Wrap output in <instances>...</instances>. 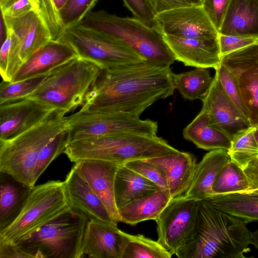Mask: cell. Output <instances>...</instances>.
Masks as SVG:
<instances>
[{"mask_svg":"<svg viewBox=\"0 0 258 258\" xmlns=\"http://www.w3.org/2000/svg\"><path fill=\"white\" fill-rule=\"evenodd\" d=\"M58 40L69 44L80 57L96 63L102 70L146 60L122 42L78 24L64 28Z\"/></svg>","mask_w":258,"mask_h":258,"instance_id":"cell-9","label":"cell"},{"mask_svg":"<svg viewBox=\"0 0 258 258\" xmlns=\"http://www.w3.org/2000/svg\"><path fill=\"white\" fill-rule=\"evenodd\" d=\"M63 182L71 208L90 220L117 224L102 201L73 167Z\"/></svg>","mask_w":258,"mask_h":258,"instance_id":"cell-21","label":"cell"},{"mask_svg":"<svg viewBox=\"0 0 258 258\" xmlns=\"http://www.w3.org/2000/svg\"><path fill=\"white\" fill-rule=\"evenodd\" d=\"M32 187L0 172V232L18 217Z\"/></svg>","mask_w":258,"mask_h":258,"instance_id":"cell-25","label":"cell"},{"mask_svg":"<svg viewBox=\"0 0 258 258\" xmlns=\"http://www.w3.org/2000/svg\"><path fill=\"white\" fill-rule=\"evenodd\" d=\"M68 0H53L54 5L58 12L64 6Z\"/></svg>","mask_w":258,"mask_h":258,"instance_id":"cell-49","label":"cell"},{"mask_svg":"<svg viewBox=\"0 0 258 258\" xmlns=\"http://www.w3.org/2000/svg\"><path fill=\"white\" fill-rule=\"evenodd\" d=\"M88 221L83 213L71 208L15 245L23 258H81Z\"/></svg>","mask_w":258,"mask_h":258,"instance_id":"cell-6","label":"cell"},{"mask_svg":"<svg viewBox=\"0 0 258 258\" xmlns=\"http://www.w3.org/2000/svg\"><path fill=\"white\" fill-rule=\"evenodd\" d=\"M123 165L154 182L160 189L169 195L167 176L161 167L146 159L132 160Z\"/></svg>","mask_w":258,"mask_h":258,"instance_id":"cell-38","label":"cell"},{"mask_svg":"<svg viewBox=\"0 0 258 258\" xmlns=\"http://www.w3.org/2000/svg\"><path fill=\"white\" fill-rule=\"evenodd\" d=\"M69 143L67 127L50 141L41 150L37 160L34 180L36 182L40 176L56 157L64 151Z\"/></svg>","mask_w":258,"mask_h":258,"instance_id":"cell-34","label":"cell"},{"mask_svg":"<svg viewBox=\"0 0 258 258\" xmlns=\"http://www.w3.org/2000/svg\"><path fill=\"white\" fill-rule=\"evenodd\" d=\"M207 199L220 210L242 220L246 224L258 221L257 192L213 195Z\"/></svg>","mask_w":258,"mask_h":258,"instance_id":"cell-29","label":"cell"},{"mask_svg":"<svg viewBox=\"0 0 258 258\" xmlns=\"http://www.w3.org/2000/svg\"><path fill=\"white\" fill-rule=\"evenodd\" d=\"M221 62L234 76L251 127L258 126V43L221 57Z\"/></svg>","mask_w":258,"mask_h":258,"instance_id":"cell-12","label":"cell"},{"mask_svg":"<svg viewBox=\"0 0 258 258\" xmlns=\"http://www.w3.org/2000/svg\"><path fill=\"white\" fill-rule=\"evenodd\" d=\"M135 18L155 29V15L148 0H122Z\"/></svg>","mask_w":258,"mask_h":258,"instance_id":"cell-41","label":"cell"},{"mask_svg":"<svg viewBox=\"0 0 258 258\" xmlns=\"http://www.w3.org/2000/svg\"><path fill=\"white\" fill-rule=\"evenodd\" d=\"M253 132L254 138L258 145V126L253 128Z\"/></svg>","mask_w":258,"mask_h":258,"instance_id":"cell-51","label":"cell"},{"mask_svg":"<svg viewBox=\"0 0 258 258\" xmlns=\"http://www.w3.org/2000/svg\"><path fill=\"white\" fill-rule=\"evenodd\" d=\"M127 233L117 224L88 221L81 251V258H122Z\"/></svg>","mask_w":258,"mask_h":258,"instance_id":"cell-16","label":"cell"},{"mask_svg":"<svg viewBox=\"0 0 258 258\" xmlns=\"http://www.w3.org/2000/svg\"><path fill=\"white\" fill-rule=\"evenodd\" d=\"M2 16L6 27L12 31L19 40V55L21 66L52 40L38 11H33L16 18Z\"/></svg>","mask_w":258,"mask_h":258,"instance_id":"cell-19","label":"cell"},{"mask_svg":"<svg viewBox=\"0 0 258 258\" xmlns=\"http://www.w3.org/2000/svg\"><path fill=\"white\" fill-rule=\"evenodd\" d=\"M192 6L203 7L204 0H187Z\"/></svg>","mask_w":258,"mask_h":258,"instance_id":"cell-50","label":"cell"},{"mask_svg":"<svg viewBox=\"0 0 258 258\" xmlns=\"http://www.w3.org/2000/svg\"><path fill=\"white\" fill-rule=\"evenodd\" d=\"M54 109L28 96L0 103V141L12 139L29 130Z\"/></svg>","mask_w":258,"mask_h":258,"instance_id":"cell-14","label":"cell"},{"mask_svg":"<svg viewBox=\"0 0 258 258\" xmlns=\"http://www.w3.org/2000/svg\"><path fill=\"white\" fill-rule=\"evenodd\" d=\"M48 74L16 82L3 81L0 86V103L30 95L43 83Z\"/></svg>","mask_w":258,"mask_h":258,"instance_id":"cell-35","label":"cell"},{"mask_svg":"<svg viewBox=\"0 0 258 258\" xmlns=\"http://www.w3.org/2000/svg\"><path fill=\"white\" fill-rule=\"evenodd\" d=\"M170 67L148 61L102 70L81 109L137 116L155 102L173 94Z\"/></svg>","mask_w":258,"mask_h":258,"instance_id":"cell-1","label":"cell"},{"mask_svg":"<svg viewBox=\"0 0 258 258\" xmlns=\"http://www.w3.org/2000/svg\"><path fill=\"white\" fill-rule=\"evenodd\" d=\"M2 15L16 18L33 11H38L36 0H0Z\"/></svg>","mask_w":258,"mask_h":258,"instance_id":"cell-39","label":"cell"},{"mask_svg":"<svg viewBox=\"0 0 258 258\" xmlns=\"http://www.w3.org/2000/svg\"><path fill=\"white\" fill-rule=\"evenodd\" d=\"M231 0H204L203 7L219 31Z\"/></svg>","mask_w":258,"mask_h":258,"instance_id":"cell-42","label":"cell"},{"mask_svg":"<svg viewBox=\"0 0 258 258\" xmlns=\"http://www.w3.org/2000/svg\"><path fill=\"white\" fill-rule=\"evenodd\" d=\"M173 254L157 240L127 233L122 258H171Z\"/></svg>","mask_w":258,"mask_h":258,"instance_id":"cell-32","label":"cell"},{"mask_svg":"<svg viewBox=\"0 0 258 258\" xmlns=\"http://www.w3.org/2000/svg\"><path fill=\"white\" fill-rule=\"evenodd\" d=\"M231 160L225 149H216L206 153L197 163L193 177L183 196L197 201L213 195L212 186L222 168Z\"/></svg>","mask_w":258,"mask_h":258,"instance_id":"cell-23","label":"cell"},{"mask_svg":"<svg viewBox=\"0 0 258 258\" xmlns=\"http://www.w3.org/2000/svg\"><path fill=\"white\" fill-rule=\"evenodd\" d=\"M253 127L241 132L232 139L228 153L231 159L242 170L258 158V145L253 135Z\"/></svg>","mask_w":258,"mask_h":258,"instance_id":"cell-33","label":"cell"},{"mask_svg":"<svg viewBox=\"0 0 258 258\" xmlns=\"http://www.w3.org/2000/svg\"><path fill=\"white\" fill-rule=\"evenodd\" d=\"M219 33L258 38V0H231Z\"/></svg>","mask_w":258,"mask_h":258,"instance_id":"cell-24","label":"cell"},{"mask_svg":"<svg viewBox=\"0 0 258 258\" xmlns=\"http://www.w3.org/2000/svg\"><path fill=\"white\" fill-rule=\"evenodd\" d=\"M71 208L63 181L33 186L18 217L0 232V243L15 245Z\"/></svg>","mask_w":258,"mask_h":258,"instance_id":"cell-8","label":"cell"},{"mask_svg":"<svg viewBox=\"0 0 258 258\" xmlns=\"http://www.w3.org/2000/svg\"><path fill=\"white\" fill-rule=\"evenodd\" d=\"M155 29L163 35L183 38H217L219 32L203 7H180L155 15Z\"/></svg>","mask_w":258,"mask_h":258,"instance_id":"cell-13","label":"cell"},{"mask_svg":"<svg viewBox=\"0 0 258 258\" xmlns=\"http://www.w3.org/2000/svg\"><path fill=\"white\" fill-rule=\"evenodd\" d=\"M66 112L55 108L41 122L8 140L0 141V172L33 187L35 168L43 148L67 128Z\"/></svg>","mask_w":258,"mask_h":258,"instance_id":"cell-4","label":"cell"},{"mask_svg":"<svg viewBox=\"0 0 258 258\" xmlns=\"http://www.w3.org/2000/svg\"><path fill=\"white\" fill-rule=\"evenodd\" d=\"M197 210L198 201L181 195L171 199L155 220L157 241L173 255L190 236Z\"/></svg>","mask_w":258,"mask_h":258,"instance_id":"cell-11","label":"cell"},{"mask_svg":"<svg viewBox=\"0 0 258 258\" xmlns=\"http://www.w3.org/2000/svg\"><path fill=\"white\" fill-rule=\"evenodd\" d=\"M118 165L96 159L75 162L73 168L103 203L112 218L120 222L114 197V181Z\"/></svg>","mask_w":258,"mask_h":258,"instance_id":"cell-17","label":"cell"},{"mask_svg":"<svg viewBox=\"0 0 258 258\" xmlns=\"http://www.w3.org/2000/svg\"><path fill=\"white\" fill-rule=\"evenodd\" d=\"M249 183L243 170L231 160L221 169L212 186L213 195L245 192Z\"/></svg>","mask_w":258,"mask_h":258,"instance_id":"cell-31","label":"cell"},{"mask_svg":"<svg viewBox=\"0 0 258 258\" xmlns=\"http://www.w3.org/2000/svg\"><path fill=\"white\" fill-rule=\"evenodd\" d=\"M146 160L164 171L171 199L185 193L190 185L197 164L196 158L194 154L178 150Z\"/></svg>","mask_w":258,"mask_h":258,"instance_id":"cell-22","label":"cell"},{"mask_svg":"<svg viewBox=\"0 0 258 258\" xmlns=\"http://www.w3.org/2000/svg\"><path fill=\"white\" fill-rule=\"evenodd\" d=\"M202 109L209 116V124L232 139L249 128V120L241 113L214 77L207 93L202 100Z\"/></svg>","mask_w":258,"mask_h":258,"instance_id":"cell-15","label":"cell"},{"mask_svg":"<svg viewBox=\"0 0 258 258\" xmlns=\"http://www.w3.org/2000/svg\"><path fill=\"white\" fill-rule=\"evenodd\" d=\"M6 36V27L2 15H1V23H0V40L2 44Z\"/></svg>","mask_w":258,"mask_h":258,"instance_id":"cell-47","label":"cell"},{"mask_svg":"<svg viewBox=\"0 0 258 258\" xmlns=\"http://www.w3.org/2000/svg\"><path fill=\"white\" fill-rule=\"evenodd\" d=\"M75 50L60 40H51L29 58L13 76L11 82L45 75L79 57Z\"/></svg>","mask_w":258,"mask_h":258,"instance_id":"cell-20","label":"cell"},{"mask_svg":"<svg viewBox=\"0 0 258 258\" xmlns=\"http://www.w3.org/2000/svg\"><path fill=\"white\" fill-rule=\"evenodd\" d=\"M78 24L122 42L150 62L170 67L175 60L163 34L136 18L101 10L91 11Z\"/></svg>","mask_w":258,"mask_h":258,"instance_id":"cell-5","label":"cell"},{"mask_svg":"<svg viewBox=\"0 0 258 258\" xmlns=\"http://www.w3.org/2000/svg\"><path fill=\"white\" fill-rule=\"evenodd\" d=\"M11 41V31L6 28V38L1 44L0 50V72L3 81L6 78Z\"/></svg>","mask_w":258,"mask_h":258,"instance_id":"cell-44","label":"cell"},{"mask_svg":"<svg viewBox=\"0 0 258 258\" xmlns=\"http://www.w3.org/2000/svg\"><path fill=\"white\" fill-rule=\"evenodd\" d=\"M215 77L219 81L226 94L241 113L249 120L248 112L233 74L221 62L215 69Z\"/></svg>","mask_w":258,"mask_h":258,"instance_id":"cell-37","label":"cell"},{"mask_svg":"<svg viewBox=\"0 0 258 258\" xmlns=\"http://www.w3.org/2000/svg\"><path fill=\"white\" fill-rule=\"evenodd\" d=\"M67 125L69 143L84 139L122 133L157 134L158 130L156 121L143 120L140 116L81 108L74 114L67 116Z\"/></svg>","mask_w":258,"mask_h":258,"instance_id":"cell-10","label":"cell"},{"mask_svg":"<svg viewBox=\"0 0 258 258\" xmlns=\"http://www.w3.org/2000/svg\"><path fill=\"white\" fill-rule=\"evenodd\" d=\"M101 71L96 63L77 57L50 72L43 83L28 96L66 113L74 111L83 105Z\"/></svg>","mask_w":258,"mask_h":258,"instance_id":"cell-7","label":"cell"},{"mask_svg":"<svg viewBox=\"0 0 258 258\" xmlns=\"http://www.w3.org/2000/svg\"><path fill=\"white\" fill-rule=\"evenodd\" d=\"M251 244L258 249V229L251 232Z\"/></svg>","mask_w":258,"mask_h":258,"instance_id":"cell-48","label":"cell"},{"mask_svg":"<svg viewBox=\"0 0 258 258\" xmlns=\"http://www.w3.org/2000/svg\"><path fill=\"white\" fill-rule=\"evenodd\" d=\"M243 171L249 183V188L245 192L258 190V158L251 162Z\"/></svg>","mask_w":258,"mask_h":258,"instance_id":"cell-45","label":"cell"},{"mask_svg":"<svg viewBox=\"0 0 258 258\" xmlns=\"http://www.w3.org/2000/svg\"><path fill=\"white\" fill-rule=\"evenodd\" d=\"M242 220L220 210L208 199L198 201L196 224L179 258H245L251 232Z\"/></svg>","mask_w":258,"mask_h":258,"instance_id":"cell-2","label":"cell"},{"mask_svg":"<svg viewBox=\"0 0 258 258\" xmlns=\"http://www.w3.org/2000/svg\"><path fill=\"white\" fill-rule=\"evenodd\" d=\"M183 138L197 148L211 151L216 149L229 150L231 139L221 130L209 124L207 111L201 109L193 120L183 130Z\"/></svg>","mask_w":258,"mask_h":258,"instance_id":"cell-26","label":"cell"},{"mask_svg":"<svg viewBox=\"0 0 258 258\" xmlns=\"http://www.w3.org/2000/svg\"><path fill=\"white\" fill-rule=\"evenodd\" d=\"M155 15L174 9L191 5L187 0H148Z\"/></svg>","mask_w":258,"mask_h":258,"instance_id":"cell-43","label":"cell"},{"mask_svg":"<svg viewBox=\"0 0 258 258\" xmlns=\"http://www.w3.org/2000/svg\"><path fill=\"white\" fill-rule=\"evenodd\" d=\"M171 199L168 193L159 188L118 209L120 222L134 225L146 220H156Z\"/></svg>","mask_w":258,"mask_h":258,"instance_id":"cell-27","label":"cell"},{"mask_svg":"<svg viewBox=\"0 0 258 258\" xmlns=\"http://www.w3.org/2000/svg\"><path fill=\"white\" fill-rule=\"evenodd\" d=\"M178 151L157 134L127 132L72 142L64 153L75 163L96 159L120 166L132 160L146 159Z\"/></svg>","mask_w":258,"mask_h":258,"instance_id":"cell-3","label":"cell"},{"mask_svg":"<svg viewBox=\"0 0 258 258\" xmlns=\"http://www.w3.org/2000/svg\"><path fill=\"white\" fill-rule=\"evenodd\" d=\"M209 71L206 68L194 70L179 74H173L175 87L185 99L190 101L202 100L213 82Z\"/></svg>","mask_w":258,"mask_h":258,"instance_id":"cell-30","label":"cell"},{"mask_svg":"<svg viewBox=\"0 0 258 258\" xmlns=\"http://www.w3.org/2000/svg\"><path fill=\"white\" fill-rule=\"evenodd\" d=\"M218 42L220 53L222 57L231 52L258 43V38L219 33Z\"/></svg>","mask_w":258,"mask_h":258,"instance_id":"cell-40","label":"cell"},{"mask_svg":"<svg viewBox=\"0 0 258 258\" xmlns=\"http://www.w3.org/2000/svg\"><path fill=\"white\" fill-rule=\"evenodd\" d=\"M160 188L124 165L118 166L114 181V197L118 210L127 203L141 198Z\"/></svg>","mask_w":258,"mask_h":258,"instance_id":"cell-28","label":"cell"},{"mask_svg":"<svg viewBox=\"0 0 258 258\" xmlns=\"http://www.w3.org/2000/svg\"><path fill=\"white\" fill-rule=\"evenodd\" d=\"M163 37L175 60L185 66L215 70L221 63L218 38H183L166 35Z\"/></svg>","mask_w":258,"mask_h":258,"instance_id":"cell-18","label":"cell"},{"mask_svg":"<svg viewBox=\"0 0 258 258\" xmlns=\"http://www.w3.org/2000/svg\"><path fill=\"white\" fill-rule=\"evenodd\" d=\"M0 258H23L15 245L0 243Z\"/></svg>","mask_w":258,"mask_h":258,"instance_id":"cell-46","label":"cell"},{"mask_svg":"<svg viewBox=\"0 0 258 258\" xmlns=\"http://www.w3.org/2000/svg\"><path fill=\"white\" fill-rule=\"evenodd\" d=\"M98 0H68L58 12L64 28L77 24L91 12Z\"/></svg>","mask_w":258,"mask_h":258,"instance_id":"cell-36","label":"cell"}]
</instances>
